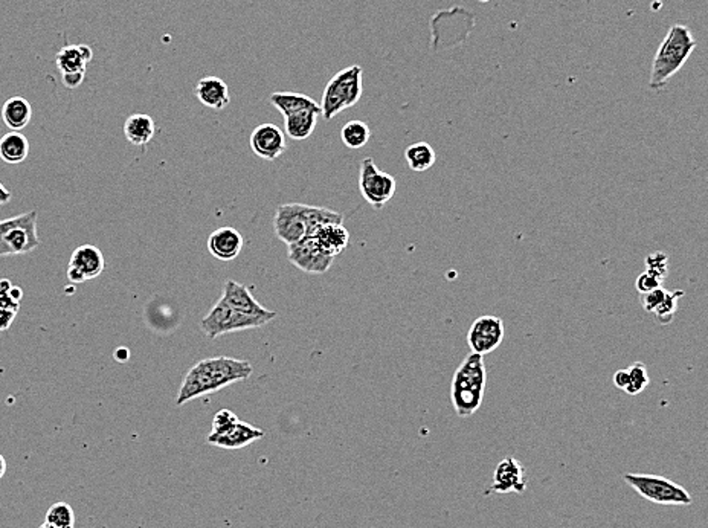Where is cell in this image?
<instances>
[{
  "label": "cell",
  "instance_id": "cell-43",
  "mask_svg": "<svg viewBox=\"0 0 708 528\" xmlns=\"http://www.w3.org/2000/svg\"><path fill=\"white\" fill-rule=\"evenodd\" d=\"M6 474V460L5 456L0 454V480L5 476Z\"/></svg>",
  "mask_w": 708,
  "mask_h": 528
},
{
  "label": "cell",
  "instance_id": "cell-11",
  "mask_svg": "<svg viewBox=\"0 0 708 528\" xmlns=\"http://www.w3.org/2000/svg\"><path fill=\"white\" fill-rule=\"evenodd\" d=\"M504 321L498 316L484 315L473 321L468 333V344L472 353L490 354L502 344L504 341Z\"/></svg>",
  "mask_w": 708,
  "mask_h": 528
},
{
  "label": "cell",
  "instance_id": "cell-31",
  "mask_svg": "<svg viewBox=\"0 0 708 528\" xmlns=\"http://www.w3.org/2000/svg\"><path fill=\"white\" fill-rule=\"evenodd\" d=\"M645 271L651 272L652 275L664 282L665 276L669 275V255L661 251L649 254L645 257Z\"/></svg>",
  "mask_w": 708,
  "mask_h": 528
},
{
  "label": "cell",
  "instance_id": "cell-27",
  "mask_svg": "<svg viewBox=\"0 0 708 528\" xmlns=\"http://www.w3.org/2000/svg\"><path fill=\"white\" fill-rule=\"evenodd\" d=\"M370 135H372L370 127L361 120L348 121L341 130V139H343L344 146L352 149V150H359L362 147H365L370 141Z\"/></svg>",
  "mask_w": 708,
  "mask_h": 528
},
{
  "label": "cell",
  "instance_id": "cell-9",
  "mask_svg": "<svg viewBox=\"0 0 708 528\" xmlns=\"http://www.w3.org/2000/svg\"><path fill=\"white\" fill-rule=\"evenodd\" d=\"M359 189L366 204L381 211L394 197L397 182L394 176L379 170L373 158H365L359 168Z\"/></svg>",
  "mask_w": 708,
  "mask_h": 528
},
{
  "label": "cell",
  "instance_id": "cell-23",
  "mask_svg": "<svg viewBox=\"0 0 708 528\" xmlns=\"http://www.w3.org/2000/svg\"><path fill=\"white\" fill-rule=\"evenodd\" d=\"M156 133V124L153 118L145 113H135L127 118L124 122V135L131 146L144 147L149 144Z\"/></svg>",
  "mask_w": 708,
  "mask_h": 528
},
{
  "label": "cell",
  "instance_id": "cell-25",
  "mask_svg": "<svg viewBox=\"0 0 708 528\" xmlns=\"http://www.w3.org/2000/svg\"><path fill=\"white\" fill-rule=\"evenodd\" d=\"M269 101L272 106L283 115L289 117L292 113L299 112L304 109H316L318 102L314 98L307 97L304 93L295 92H274L270 95Z\"/></svg>",
  "mask_w": 708,
  "mask_h": 528
},
{
  "label": "cell",
  "instance_id": "cell-29",
  "mask_svg": "<svg viewBox=\"0 0 708 528\" xmlns=\"http://www.w3.org/2000/svg\"><path fill=\"white\" fill-rule=\"evenodd\" d=\"M626 371L627 385L625 388V393L629 394V396H638V394L643 393L647 385L651 383V379H649L645 364L643 362H635L629 369H626Z\"/></svg>",
  "mask_w": 708,
  "mask_h": 528
},
{
  "label": "cell",
  "instance_id": "cell-30",
  "mask_svg": "<svg viewBox=\"0 0 708 528\" xmlns=\"http://www.w3.org/2000/svg\"><path fill=\"white\" fill-rule=\"evenodd\" d=\"M44 521L53 523L57 528H73L75 527V514H73V507L66 503H55L49 507Z\"/></svg>",
  "mask_w": 708,
  "mask_h": 528
},
{
  "label": "cell",
  "instance_id": "cell-14",
  "mask_svg": "<svg viewBox=\"0 0 708 528\" xmlns=\"http://www.w3.org/2000/svg\"><path fill=\"white\" fill-rule=\"evenodd\" d=\"M249 144L258 158L269 162L278 159L287 149L285 130L270 122L260 124L254 129Z\"/></svg>",
  "mask_w": 708,
  "mask_h": 528
},
{
  "label": "cell",
  "instance_id": "cell-26",
  "mask_svg": "<svg viewBox=\"0 0 708 528\" xmlns=\"http://www.w3.org/2000/svg\"><path fill=\"white\" fill-rule=\"evenodd\" d=\"M405 159L411 170L422 173L432 168L437 160L434 149L428 142H415L405 150Z\"/></svg>",
  "mask_w": 708,
  "mask_h": 528
},
{
  "label": "cell",
  "instance_id": "cell-6",
  "mask_svg": "<svg viewBox=\"0 0 708 528\" xmlns=\"http://www.w3.org/2000/svg\"><path fill=\"white\" fill-rule=\"evenodd\" d=\"M39 246L37 211L0 220V258L33 253Z\"/></svg>",
  "mask_w": 708,
  "mask_h": 528
},
{
  "label": "cell",
  "instance_id": "cell-2",
  "mask_svg": "<svg viewBox=\"0 0 708 528\" xmlns=\"http://www.w3.org/2000/svg\"><path fill=\"white\" fill-rule=\"evenodd\" d=\"M692 31L685 24H674L670 26L664 40L656 49L655 57L652 62L649 88L654 92H661L669 86L670 80L684 68L690 55L696 49Z\"/></svg>",
  "mask_w": 708,
  "mask_h": 528
},
{
  "label": "cell",
  "instance_id": "cell-39",
  "mask_svg": "<svg viewBox=\"0 0 708 528\" xmlns=\"http://www.w3.org/2000/svg\"><path fill=\"white\" fill-rule=\"evenodd\" d=\"M11 199H13V194L8 191L5 185L0 182V205H6Z\"/></svg>",
  "mask_w": 708,
  "mask_h": 528
},
{
  "label": "cell",
  "instance_id": "cell-28",
  "mask_svg": "<svg viewBox=\"0 0 708 528\" xmlns=\"http://www.w3.org/2000/svg\"><path fill=\"white\" fill-rule=\"evenodd\" d=\"M684 295V291H667L664 300L656 307L652 315H655L656 321L661 325H669L674 321V313L678 311L681 298Z\"/></svg>",
  "mask_w": 708,
  "mask_h": 528
},
{
  "label": "cell",
  "instance_id": "cell-8",
  "mask_svg": "<svg viewBox=\"0 0 708 528\" xmlns=\"http://www.w3.org/2000/svg\"><path fill=\"white\" fill-rule=\"evenodd\" d=\"M270 318L263 316H251L234 311L229 305L218 300L209 313L200 321V329L209 340H216L218 336L234 333L240 330L258 329L270 322Z\"/></svg>",
  "mask_w": 708,
  "mask_h": 528
},
{
  "label": "cell",
  "instance_id": "cell-20",
  "mask_svg": "<svg viewBox=\"0 0 708 528\" xmlns=\"http://www.w3.org/2000/svg\"><path fill=\"white\" fill-rule=\"evenodd\" d=\"M314 237L318 240L324 251L330 254L332 257H337L339 254L344 253L350 243V233L344 224L323 225L314 234Z\"/></svg>",
  "mask_w": 708,
  "mask_h": 528
},
{
  "label": "cell",
  "instance_id": "cell-40",
  "mask_svg": "<svg viewBox=\"0 0 708 528\" xmlns=\"http://www.w3.org/2000/svg\"><path fill=\"white\" fill-rule=\"evenodd\" d=\"M115 358L118 362H126L127 359L131 358V353L127 349L116 350Z\"/></svg>",
  "mask_w": 708,
  "mask_h": 528
},
{
  "label": "cell",
  "instance_id": "cell-36",
  "mask_svg": "<svg viewBox=\"0 0 708 528\" xmlns=\"http://www.w3.org/2000/svg\"><path fill=\"white\" fill-rule=\"evenodd\" d=\"M15 312L5 311V309H0V331H6L11 329V325L15 322Z\"/></svg>",
  "mask_w": 708,
  "mask_h": 528
},
{
  "label": "cell",
  "instance_id": "cell-17",
  "mask_svg": "<svg viewBox=\"0 0 708 528\" xmlns=\"http://www.w3.org/2000/svg\"><path fill=\"white\" fill-rule=\"evenodd\" d=\"M245 246V238L237 229L231 226L218 228L208 238V251L212 257L220 262H232L240 255L241 249Z\"/></svg>",
  "mask_w": 708,
  "mask_h": 528
},
{
  "label": "cell",
  "instance_id": "cell-16",
  "mask_svg": "<svg viewBox=\"0 0 708 528\" xmlns=\"http://www.w3.org/2000/svg\"><path fill=\"white\" fill-rule=\"evenodd\" d=\"M265 437V431L260 427H254L251 423L238 422L225 432L222 436H208L207 441L212 446L222 447L228 451H236L249 446L252 443L261 440Z\"/></svg>",
  "mask_w": 708,
  "mask_h": 528
},
{
  "label": "cell",
  "instance_id": "cell-12",
  "mask_svg": "<svg viewBox=\"0 0 708 528\" xmlns=\"http://www.w3.org/2000/svg\"><path fill=\"white\" fill-rule=\"evenodd\" d=\"M106 267L104 255L93 245L78 246L71 255L68 266V280L73 284L89 282L102 275Z\"/></svg>",
  "mask_w": 708,
  "mask_h": 528
},
{
  "label": "cell",
  "instance_id": "cell-21",
  "mask_svg": "<svg viewBox=\"0 0 708 528\" xmlns=\"http://www.w3.org/2000/svg\"><path fill=\"white\" fill-rule=\"evenodd\" d=\"M93 57L87 44H69L57 53V68L60 73L86 72V66Z\"/></svg>",
  "mask_w": 708,
  "mask_h": 528
},
{
  "label": "cell",
  "instance_id": "cell-5",
  "mask_svg": "<svg viewBox=\"0 0 708 528\" xmlns=\"http://www.w3.org/2000/svg\"><path fill=\"white\" fill-rule=\"evenodd\" d=\"M362 93H364V69L359 64H353L339 71L324 89L323 100L319 102L321 117L328 121L350 107L356 106L362 98Z\"/></svg>",
  "mask_w": 708,
  "mask_h": 528
},
{
  "label": "cell",
  "instance_id": "cell-10",
  "mask_svg": "<svg viewBox=\"0 0 708 528\" xmlns=\"http://www.w3.org/2000/svg\"><path fill=\"white\" fill-rule=\"evenodd\" d=\"M289 260L299 271L312 275H323L332 267L335 257L324 251L316 238L306 237L290 245Z\"/></svg>",
  "mask_w": 708,
  "mask_h": 528
},
{
  "label": "cell",
  "instance_id": "cell-1",
  "mask_svg": "<svg viewBox=\"0 0 708 528\" xmlns=\"http://www.w3.org/2000/svg\"><path fill=\"white\" fill-rule=\"evenodd\" d=\"M252 373L254 367L247 360H238L228 356L203 359L194 365L183 379L176 405L182 407L194 398L220 391L232 383L247 380Z\"/></svg>",
  "mask_w": 708,
  "mask_h": 528
},
{
  "label": "cell",
  "instance_id": "cell-22",
  "mask_svg": "<svg viewBox=\"0 0 708 528\" xmlns=\"http://www.w3.org/2000/svg\"><path fill=\"white\" fill-rule=\"evenodd\" d=\"M33 118V107L24 97H13L2 106V121L11 131L24 130Z\"/></svg>",
  "mask_w": 708,
  "mask_h": 528
},
{
  "label": "cell",
  "instance_id": "cell-7",
  "mask_svg": "<svg viewBox=\"0 0 708 528\" xmlns=\"http://www.w3.org/2000/svg\"><path fill=\"white\" fill-rule=\"evenodd\" d=\"M626 485L635 490L641 498L660 505H690L693 499L683 485L667 480L664 476L649 474H626L623 476Z\"/></svg>",
  "mask_w": 708,
  "mask_h": 528
},
{
  "label": "cell",
  "instance_id": "cell-15",
  "mask_svg": "<svg viewBox=\"0 0 708 528\" xmlns=\"http://www.w3.org/2000/svg\"><path fill=\"white\" fill-rule=\"evenodd\" d=\"M220 300L234 311L245 313V315L263 316V318H270V320L276 318V312L267 311L254 298L251 291L245 284H240L234 280H228L225 283Z\"/></svg>",
  "mask_w": 708,
  "mask_h": 528
},
{
  "label": "cell",
  "instance_id": "cell-19",
  "mask_svg": "<svg viewBox=\"0 0 708 528\" xmlns=\"http://www.w3.org/2000/svg\"><path fill=\"white\" fill-rule=\"evenodd\" d=\"M318 117H321V107L316 109H304L299 112L292 113L285 117V133L294 141H306L309 139L316 124Z\"/></svg>",
  "mask_w": 708,
  "mask_h": 528
},
{
  "label": "cell",
  "instance_id": "cell-41",
  "mask_svg": "<svg viewBox=\"0 0 708 528\" xmlns=\"http://www.w3.org/2000/svg\"><path fill=\"white\" fill-rule=\"evenodd\" d=\"M11 287H13V284H11L10 280H6V278L0 280V295H8Z\"/></svg>",
  "mask_w": 708,
  "mask_h": 528
},
{
  "label": "cell",
  "instance_id": "cell-35",
  "mask_svg": "<svg viewBox=\"0 0 708 528\" xmlns=\"http://www.w3.org/2000/svg\"><path fill=\"white\" fill-rule=\"evenodd\" d=\"M84 77H86V72L63 73L62 75L64 86L69 89L80 88L82 82H84Z\"/></svg>",
  "mask_w": 708,
  "mask_h": 528
},
{
  "label": "cell",
  "instance_id": "cell-37",
  "mask_svg": "<svg viewBox=\"0 0 708 528\" xmlns=\"http://www.w3.org/2000/svg\"><path fill=\"white\" fill-rule=\"evenodd\" d=\"M0 309H5V311L17 313L20 311V302L13 300L10 295H0Z\"/></svg>",
  "mask_w": 708,
  "mask_h": 528
},
{
  "label": "cell",
  "instance_id": "cell-13",
  "mask_svg": "<svg viewBox=\"0 0 708 528\" xmlns=\"http://www.w3.org/2000/svg\"><path fill=\"white\" fill-rule=\"evenodd\" d=\"M527 490L526 469L513 456L499 461L493 474V485L486 494H524Z\"/></svg>",
  "mask_w": 708,
  "mask_h": 528
},
{
  "label": "cell",
  "instance_id": "cell-18",
  "mask_svg": "<svg viewBox=\"0 0 708 528\" xmlns=\"http://www.w3.org/2000/svg\"><path fill=\"white\" fill-rule=\"evenodd\" d=\"M194 93L203 106L214 109V110H223L231 102L229 88H228L227 82L218 77L200 78L198 86L194 89Z\"/></svg>",
  "mask_w": 708,
  "mask_h": 528
},
{
  "label": "cell",
  "instance_id": "cell-33",
  "mask_svg": "<svg viewBox=\"0 0 708 528\" xmlns=\"http://www.w3.org/2000/svg\"><path fill=\"white\" fill-rule=\"evenodd\" d=\"M665 293H667V291H665L663 286L658 287L655 291L643 293V295H641V305H643L645 313H654L656 307L664 300Z\"/></svg>",
  "mask_w": 708,
  "mask_h": 528
},
{
  "label": "cell",
  "instance_id": "cell-38",
  "mask_svg": "<svg viewBox=\"0 0 708 528\" xmlns=\"http://www.w3.org/2000/svg\"><path fill=\"white\" fill-rule=\"evenodd\" d=\"M612 382H614V385L618 388V389H622V391H625V388H626L627 385V371L626 370H618L617 373L614 374V378H612Z\"/></svg>",
  "mask_w": 708,
  "mask_h": 528
},
{
  "label": "cell",
  "instance_id": "cell-42",
  "mask_svg": "<svg viewBox=\"0 0 708 528\" xmlns=\"http://www.w3.org/2000/svg\"><path fill=\"white\" fill-rule=\"evenodd\" d=\"M8 295H10L13 300L19 301L20 302L22 298H24V292H22V289H20L19 286H13L11 287V291Z\"/></svg>",
  "mask_w": 708,
  "mask_h": 528
},
{
  "label": "cell",
  "instance_id": "cell-44",
  "mask_svg": "<svg viewBox=\"0 0 708 528\" xmlns=\"http://www.w3.org/2000/svg\"><path fill=\"white\" fill-rule=\"evenodd\" d=\"M39 528H57V527H55V525H53V523H46V521H44V523H42V525H40Z\"/></svg>",
  "mask_w": 708,
  "mask_h": 528
},
{
  "label": "cell",
  "instance_id": "cell-4",
  "mask_svg": "<svg viewBox=\"0 0 708 528\" xmlns=\"http://www.w3.org/2000/svg\"><path fill=\"white\" fill-rule=\"evenodd\" d=\"M487 389L484 356L470 353L464 358L451 382V402L458 417L466 418L481 408Z\"/></svg>",
  "mask_w": 708,
  "mask_h": 528
},
{
  "label": "cell",
  "instance_id": "cell-3",
  "mask_svg": "<svg viewBox=\"0 0 708 528\" xmlns=\"http://www.w3.org/2000/svg\"><path fill=\"white\" fill-rule=\"evenodd\" d=\"M344 224L343 214L323 206L303 204L280 205L274 217L276 237L287 246L314 234L323 225Z\"/></svg>",
  "mask_w": 708,
  "mask_h": 528
},
{
  "label": "cell",
  "instance_id": "cell-34",
  "mask_svg": "<svg viewBox=\"0 0 708 528\" xmlns=\"http://www.w3.org/2000/svg\"><path fill=\"white\" fill-rule=\"evenodd\" d=\"M661 286H663V282H661L660 278H656L655 275H652L651 272L645 271L636 278L635 289L640 292V295L647 293V292L655 291V289Z\"/></svg>",
  "mask_w": 708,
  "mask_h": 528
},
{
  "label": "cell",
  "instance_id": "cell-24",
  "mask_svg": "<svg viewBox=\"0 0 708 528\" xmlns=\"http://www.w3.org/2000/svg\"><path fill=\"white\" fill-rule=\"evenodd\" d=\"M29 155V141L20 131H8L0 138V159L8 165H19Z\"/></svg>",
  "mask_w": 708,
  "mask_h": 528
},
{
  "label": "cell",
  "instance_id": "cell-32",
  "mask_svg": "<svg viewBox=\"0 0 708 528\" xmlns=\"http://www.w3.org/2000/svg\"><path fill=\"white\" fill-rule=\"evenodd\" d=\"M238 422V417L229 409H220V411L212 418V429L209 436H222L229 431L236 423Z\"/></svg>",
  "mask_w": 708,
  "mask_h": 528
}]
</instances>
